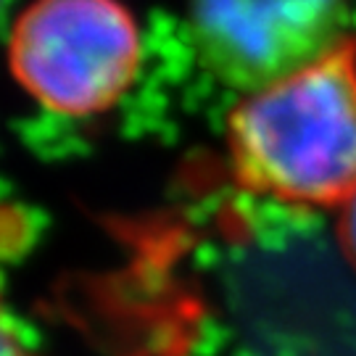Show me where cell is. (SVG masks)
Masks as SVG:
<instances>
[{"label":"cell","instance_id":"cell-1","mask_svg":"<svg viewBox=\"0 0 356 356\" xmlns=\"http://www.w3.org/2000/svg\"><path fill=\"white\" fill-rule=\"evenodd\" d=\"M227 148L245 191L298 206H343L356 193V38L238 103Z\"/></svg>","mask_w":356,"mask_h":356},{"label":"cell","instance_id":"cell-2","mask_svg":"<svg viewBox=\"0 0 356 356\" xmlns=\"http://www.w3.org/2000/svg\"><path fill=\"white\" fill-rule=\"evenodd\" d=\"M140 32L119 0H35L13 24L16 82L48 111L111 108L140 72Z\"/></svg>","mask_w":356,"mask_h":356},{"label":"cell","instance_id":"cell-3","mask_svg":"<svg viewBox=\"0 0 356 356\" xmlns=\"http://www.w3.org/2000/svg\"><path fill=\"white\" fill-rule=\"evenodd\" d=\"M191 42L209 74L254 95L348 40L346 0H191Z\"/></svg>","mask_w":356,"mask_h":356},{"label":"cell","instance_id":"cell-4","mask_svg":"<svg viewBox=\"0 0 356 356\" xmlns=\"http://www.w3.org/2000/svg\"><path fill=\"white\" fill-rule=\"evenodd\" d=\"M338 238L343 245L346 256L356 267V193L341 206V222H338Z\"/></svg>","mask_w":356,"mask_h":356},{"label":"cell","instance_id":"cell-5","mask_svg":"<svg viewBox=\"0 0 356 356\" xmlns=\"http://www.w3.org/2000/svg\"><path fill=\"white\" fill-rule=\"evenodd\" d=\"M6 356H32L26 351L24 343L16 341V332H13L11 319H6Z\"/></svg>","mask_w":356,"mask_h":356}]
</instances>
